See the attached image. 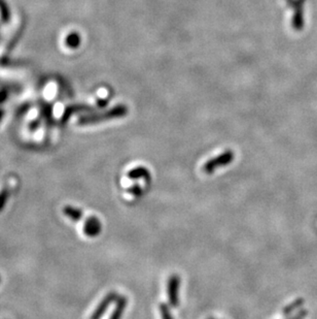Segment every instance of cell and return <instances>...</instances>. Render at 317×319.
Masks as SVG:
<instances>
[{
    "label": "cell",
    "instance_id": "9c48e42d",
    "mask_svg": "<svg viewBox=\"0 0 317 319\" xmlns=\"http://www.w3.org/2000/svg\"><path fill=\"white\" fill-rule=\"evenodd\" d=\"M9 197V193H8V189L7 188H3L0 191V211L2 210V209L5 207V204L8 200Z\"/></svg>",
    "mask_w": 317,
    "mask_h": 319
},
{
    "label": "cell",
    "instance_id": "277c9868",
    "mask_svg": "<svg viewBox=\"0 0 317 319\" xmlns=\"http://www.w3.org/2000/svg\"><path fill=\"white\" fill-rule=\"evenodd\" d=\"M102 230V224L100 222V220L96 216H91L89 217L84 225V233L90 237H97Z\"/></svg>",
    "mask_w": 317,
    "mask_h": 319
},
{
    "label": "cell",
    "instance_id": "52a82bcc",
    "mask_svg": "<svg viewBox=\"0 0 317 319\" xmlns=\"http://www.w3.org/2000/svg\"><path fill=\"white\" fill-rule=\"evenodd\" d=\"M63 212H64V215L69 219H71L72 221H78V220L82 219V217H83L82 210H79L78 208H75L72 206L65 207Z\"/></svg>",
    "mask_w": 317,
    "mask_h": 319
},
{
    "label": "cell",
    "instance_id": "3957f363",
    "mask_svg": "<svg viewBox=\"0 0 317 319\" xmlns=\"http://www.w3.org/2000/svg\"><path fill=\"white\" fill-rule=\"evenodd\" d=\"M117 298H118V294L116 292H109L108 294H106L105 298L102 300L100 302V304L97 306V308L93 312V314H92V316H91L90 319H100L102 316L104 315V313L108 309L110 304L115 302L117 300Z\"/></svg>",
    "mask_w": 317,
    "mask_h": 319
},
{
    "label": "cell",
    "instance_id": "ba28073f",
    "mask_svg": "<svg viewBox=\"0 0 317 319\" xmlns=\"http://www.w3.org/2000/svg\"><path fill=\"white\" fill-rule=\"evenodd\" d=\"M158 309H160L162 319H173V317L171 315V312H170L168 305H166L165 303H162L160 305V307H158Z\"/></svg>",
    "mask_w": 317,
    "mask_h": 319
},
{
    "label": "cell",
    "instance_id": "5b68a950",
    "mask_svg": "<svg viewBox=\"0 0 317 319\" xmlns=\"http://www.w3.org/2000/svg\"><path fill=\"white\" fill-rule=\"evenodd\" d=\"M127 299L125 298V296H120L117 306L115 308V310H113L112 314L110 315L109 319H122V316L124 314L125 309H126L127 307Z\"/></svg>",
    "mask_w": 317,
    "mask_h": 319
},
{
    "label": "cell",
    "instance_id": "8992f818",
    "mask_svg": "<svg viewBox=\"0 0 317 319\" xmlns=\"http://www.w3.org/2000/svg\"><path fill=\"white\" fill-rule=\"evenodd\" d=\"M150 172L143 167H138L132 169L128 173V177L132 180H139V179H150Z\"/></svg>",
    "mask_w": 317,
    "mask_h": 319
},
{
    "label": "cell",
    "instance_id": "6da1fadb",
    "mask_svg": "<svg viewBox=\"0 0 317 319\" xmlns=\"http://www.w3.org/2000/svg\"><path fill=\"white\" fill-rule=\"evenodd\" d=\"M234 158H235L234 153L230 150H226L221 153L220 155L206 161L205 164L203 166V172L206 175H212L217 170L229 166V164L234 160Z\"/></svg>",
    "mask_w": 317,
    "mask_h": 319
},
{
    "label": "cell",
    "instance_id": "7a4b0ae2",
    "mask_svg": "<svg viewBox=\"0 0 317 319\" xmlns=\"http://www.w3.org/2000/svg\"><path fill=\"white\" fill-rule=\"evenodd\" d=\"M179 288H180V277L176 274L171 275L167 282V296L169 305L177 308L179 305Z\"/></svg>",
    "mask_w": 317,
    "mask_h": 319
}]
</instances>
